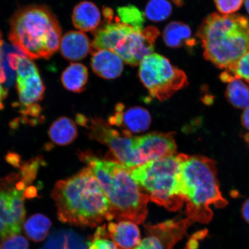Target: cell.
Returning <instances> with one entry per match:
<instances>
[{
  "label": "cell",
  "instance_id": "8fae6325",
  "mask_svg": "<svg viewBox=\"0 0 249 249\" xmlns=\"http://www.w3.org/2000/svg\"><path fill=\"white\" fill-rule=\"evenodd\" d=\"M160 35V31L155 26L133 31L118 43L113 52L126 64L136 66L146 56L153 53L155 42Z\"/></svg>",
  "mask_w": 249,
  "mask_h": 249
},
{
  "label": "cell",
  "instance_id": "4dcf8cb0",
  "mask_svg": "<svg viewBox=\"0 0 249 249\" xmlns=\"http://www.w3.org/2000/svg\"><path fill=\"white\" fill-rule=\"evenodd\" d=\"M133 249H165L161 242L157 236L149 235L142 239Z\"/></svg>",
  "mask_w": 249,
  "mask_h": 249
},
{
  "label": "cell",
  "instance_id": "52a82bcc",
  "mask_svg": "<svg viewBox=\"0 0 249 249\" xmlns=\"http://www.w3.org/2000/svg\"><path fill=\"white\" fill-rule=\"evenodd\" d=\"M139 77L151 97L160 101L167 100L189 84L184 71L154 53L140 62Z\"/></svg>",
  "mask_w": 249,
  "mask_h": 249
},
{
  "label": "cell",
  "instance_id": "ac0fdd59",
  "mask_svg": "<svg viewBox=\"0 0 249 249\" xmlns=\"http://www.w3.org/2000/svg\"><path fill=\"white\" fill-rule=\"evenodd\" d=\"M107 229L109 236L118 249H133L141 242L139 227L130 221L110 222Z\"/></svg>",
  "mask_w": 249,
  "mask_h": 249
},
{
  "label": "cell",
  "instance_id": "836d02e7",
  "mask_svg": "<svg viewBox=\"0 0 249 249\" xmlns=\"http://www.w3.org/2000/svg\"><path fill=\"white\" fill-rule=\"evenodd\" d=\"M241 213L246 222L249 223V198L246 200L243 204Z\"/></svg>",
  "mask_w": 249,
  "mask_h": 249
},
{
  "label": "cell",
  "instance_id": "603a6c76",
  "mask_svg": "<svg viewBox=\"0 0 249 249\" xmlns=\"http://www.w3.org/2000/svg\"><path fill=\"white\" fill-rule=\"evenodd\" d=\"M51 226V221L48 217L36 213L28 219L24 224L23 228L31 240L38 242L45 240Z\"/></svg>",
  "mask_w": 249,
  "mask_h": 249
},
{
  "label": "cell",
  "instance_id": "1f68e13d",
  "mask_svg": "<svg viewBox=\"0 0 249 249\" xmlns=\"http://www.w3.org/2000/svg\"><path fill=\"white\" fill-rule=\"evenodd\" d=\"M6 77L4 70L0 66V109L3 107L2 102L4 101L8 95L7 89L2 86L5 82Z\"/></svg>",
  "mask_w": 249,
  "mask_h": 249
},
{
  "label": "cell",
  "instance_id": "8d00e7d4",
  "mask_svg": "<svg viewBox=\"0 0 249 249\" xmlns=\"http://www.w3.org/2000/svg\"><path fill=\"white\" fill-rule=\"evenodd\" d=\"M0 249H1V247H0Z\"/></svg>",
  "mask_w": 249,
  "mask_h": 249
},
{
  "label": "cell",
  "instance_id": "f546056e",
  "mask_svg": "<svg viewBox=\"0 0 249 249\" xmlns=\"http://www.w3.org/2000/svg\"><path fill=\"white\" fill-rule=\"evenodd\" d=\"M29 245L27 239L20 235L8 236L3 239L2 249H29Z\"/></svg>",
  "mask_w": 249,
  "mask_h": 249
},
{
  "label": "cell",
  "instance_id": "d6986e66",
  "mask_svg": "<svg viewBox=\"0 0 249 249\" xmlns=\"http://www.w3.org/2000/svg\"><path fill=\"white\" fill-rule=\"evenodd\" d=\"M71 20L76 29L82 32L94 31L101 21V14L94 3L82 1L74 7Z\"/></svg>",
  "mask_w": 249,
  "mask_h": 249
},
{
  "label": "cell",
  "instance_id": "6da1fadb",
  "mask_svg": "<svg viewBox=\"0 0 249 249\" xmlns=\"http://www.w3.org/2000/svg\"><path fill=\"white\" fill-rule=\"evenodd\" d=\"M62 223L95 227L113 219L111 207L100 183L89 167L59 180L52 193Z\"/></svg>",
  "mask_w": 249,
  "mask_h": 249
},
{
  "label": "cell",
  "instance_id": "8992f818",
  "mask_svg": "<svg viewBox=\"0 0 249 249\" xmlns=\"http://www.w3.org/2000/svg\"><path fill=\"white\" fill-rule=\"evenodd\" d=\"M182 155L158 159L130 169L132 178L149 200L171 211H178L185 202L179 188Z\"/></svg>",
  "mask_w": 249,
  "mask_h": 249
},
{
  "label": "cell",
  "instance_id": "83f0119b",
  "mask_svg": "<svg viewBox=\"0 0 249 249\" xmlns=\"http://www.w3.org/2000/svg\"><path fill=\"white\" fill-rule=\"evenodd\" d=\"M88 244L89 249H118L109 236L107 225L98 227Z\"/></svg>",
  "mask_w": 249,
  "mask_h": 249
},
{
  "label": "cell",
  "instance_id": "7c38bea8",
  "mask_svg": "<svg viewBox=\"0 0 249 249\" xmlns=\"http://www.w3.org/2000/svg\"><path fill=\"white\" fill-rule=\"evenodd\" d=\"M136 142L142 164L177 153V146L173 133H149L137 136Z\"/></svg>",
  "mask_w": 249,
  "mask_h": 249
},
{
  "label": "cell",
  "instance_id": "d6a6232c",
  "mask_svg": "<svg viewBox=\"0 0 249 249\" xmlns=\"http://www.w3.org/2000/svg\"><path fill=\"white\" fill-rule=\"evenodd\" d=\"M241 123L243 126L249 131V107L245 109L242 114Z\"/></svg>",
  "mask_w": 249,
  "mask_h": 249
},
{
  "label": "cell",
  "instance_id": "5b68a950",
  "mask_svg": "<svg viewBox=\"0 0 249 249\" xmlns=\"http://www.w3.org/2000/svg\"><path fill=\"white\" fill-rule=\"evenodd\" d=\"M61 38L60 23L45 5L26 6L11 18L9 39L30 58H49L60 48Z\"/></svg>",
  "mask_w": 249,
  "mask_h": 249
},
{
  "label": "cell",
  "instance_id": "3957f363",
  "mask_svg": "<svg viewBox=\"0 0 249 249\" xmlns=\"http://www.w3.org/2000/svg\"><path fill=\"white\" fill-rule=\"evenodd\" d=\"M179 188L192 222H209L213 216L211 205L224 208L228 204L220 192L215 163L203 156L183 154Z\"/></svg>",
  "mask_w": 249,
  "mask_h": 249
},
{
  "label": "cell",
  "instance_id": "5bb4252c",
  "mask_svg": "<svg viewBox=\"0 0 249 249\" xmlns=\"http://www.w3.org/2000/svg\"><path fill=\"white\" fill-rule=\"evenodd\" d=\"M133 31H140L122 23H111L108 21L107 24L94 31V38L91 43L92 50H107L114 51L116 46Z\"/></svg>",
  "mask_w": 249,
  "mask_h": 249
},
{
  "label": "cell",
  "instance_id": "7a4b0ae2",
  "mask_svg": "<svg viewBox=\"0 0 249 249\" xmlns=\"http://www.w3.org/2000/svg\"><path fill=\"white\" fill-rule=\"evenodd\" d=\"M95 176L110 202L113 219L140 225L148 214V195L133 179L129 168L117 161L104 160L89 151L79 154Z\"/></svg>",
  "mask_w": 249,
  "mask_h": 249
},
{
  "label": "cell",
  "instance_id": "2e32d148",
  "mask_svg": "<svg viewBox=\"0 0 249 249\" xmlns=\"http://www.w3.org/2000/svg\"><path fill=\"white\" fill-rule=\"evenodd\" d=\"M61 54L67 60L77 61L85 58L91 51V43L86 34L80 31H71L62 36Z\"/></svg>",
  "mask_w": 249,
  "mask_h": 249
},
{
  "label": "cell",
  "instance_id": "7402d4cb",
  "mask_svg": "<svg viewBox=\"0 0 249 249\" xmlns=\"http://www.w3.org/2000/svg\"><path fill=\"white\" fill-rule=\"evenodd\" d=\"M88 80V70L85 65L80 63H71L64 71L61 77L64 88L75 93L83 92Z\"/></svg>",
  "mask_w": 249,
  "mask_h": 249
},
{
  "label": "cell",
  "instance_id": "484cf974",
  "mask_svg": "<svg viewBox=\"0 0 249 249\" xmlns=\"http://www.w3.org/2000/svg\"><path fill=\"white\" fill-rule=\"evenodd\" d=\"M244 80L249 85V52L245 54L232 67L220 74V79L224 83H229L233 79Z\"/></svg>",
  "mask_w": 249,
  "mask_h": 249
},
{
  "label": "cell",
  "instance_id": "44dd1931",
  "mask_svg": "<svg viewBox=\"0 0 249 249\" xmlns=\"http://www.w3.org/2000/svg\"><path fill=\"white\" fill-rule=\"evenodd\" d=\"M78 135L76 124L71 118L61 117L51 124L49 136L52 142L58 145L71 144Z\"/></svg>",
  "mask_w": 249,
  "mask_h": 249
},
{
  "label": "cell",
  "instance_id": "e0dca14e",
  "mask_svg": "<svg viewBox=\"0 0 249 249\" xmlns=\"http://www.w3.org/2000/svg\"><path fill=\"white\" fill-rule=\"evenodd\" d=\"M192 223L186 217L184 220H171L157 225H147L145 227L149 235L157 236L160 239L165 249H173L174 245L181 239Z\"/></svg>",
  "mask_w": 249,
  "mask_h": 249
},
{
  "label": "cell",
  "instance_id": "d590c367",
  "mask_svg": "<svg viewBox=\"0 0 249 249\" xmlns=\"http://www.w3.org/2000/svg\"><path fill=\"white\" fill-rule=\"evenodd\" d=\"M245 7L247 8V10L249 14V0H244Z\"/></svg>",
  "mask_w": 249,
  "mask_h": 249
},
{
  "label": "cell",
  "instance_id": "e575fe53",
  "mask_svg": "<svg viewBox=\"0 0 249 249\" xmlns=\"http://www.w3.org/2000/svg\"><path fill=\"white\" fill-rule=\"evenodd\" d=\"M3 45V40L2 39V35L1 32H0V64H1V58H2V48ZM1 65V64H0ZM1 66V65H0Z\"/></svg>",
  "mask_w": 249,
  "mask_h": 249
},
{
  "label": "cell",
  "instance_id": "9c48e42d",
  "mask_svg": "<svg viewBox=\"0 0 249 249\" xmlns=\"http://www.w3.org/2000/svg\"><path fill=\"white\" fill-rule=\"evenodd\" d=\"M9 63L17 73V89L20 112L24 117H38L41 113L39 102L44 96L45 86L38 68L26 55H9Z\"/></svg>",
  "mask_w": 249,
  "mask_h": 249
},
{
  "label": "cell",
  "instance_id": "30bf717a",
  "mask_svg": "<svg viewBox=\"0 0 249 249\" xmlns=\"http://www.w3.org/2000/svg\"><path fill=\"white\" fill-rule=\"evenodd\" d=\"M20 174H12L0 180V237L21 232L26 217L24 201L27 185Z\"/></svg>",
  "mask_w": 249,
  "mask_h": 249
},
{
  "label": "cell",
  "instance_id": "d4e9b609",
  "mask_svg": "<svg viewBox=\"0 0 249 249\" xmlns=\"http://www.w3.org/2000/svg\"><path fill=\"white\" fill-rule=\"evenodd\" d=\"M120 22L127 25L137 31L144 30L145 14L135 5H128L117 9Z\"/></svg>",
  "mask_w": 249,
  "mask_h": 249
},
{
  "label": "cell",
  "instance_id": "4316f807",
  "mask_svg": "<svg viewBox=\"0 0 249 249\" xmlns=\"http://www.w3.org/2000/svg\"><path fill=\"white\" fill-rule=\"evenodd\" d=\"M172 11V5L168 0H149L144 14L148 19L160 22L169 18Z\"/></svg>",
  "mask_w": 249,
  "mask_h": 249
},
{
  "label": "cell",
  "instance_id": "4fadbf2b",
  "mask_svg": "<svg viewBox=\"0 0 249 249\" xmlns=\"http://www.w3.org/2000/svg\"><path fill=\"white\" fill-rule=\"evenodd\" d=\"M149 112L144 107H136L124 110L122 104L116 106L114 113L109 118L108 123L122 128V131L132 135L147 130L151 124Z\"/></svg>",
  "mask_w": 249,
  "mask_h": 249
},
{
  "label": "cell",
  "instance_id": "277c9868",
  "mask_svg": "<svg viewBox=\"0 0 249 249\" xmlns=\"http://www.w3.org/2000/svg\"><path fill=\"white\" fill-rule=\"evenodd\" d=\"M196 36L204 58L220 69H229L249 52V19L244 15H208Z\"/></svg>",
  "mask_w": 249,
  "mask_h": 249
},
{
  "label": "cell",
  "instance_id": "9a60e30c",
  "mask_svg": "<svg viewBox=\"0 0 249 249\" xmlns=\"http://www.w3.org/2000/svg\"><path fill=\"white\" fill-rule=\"evenodd\" d=\"M123 62L116 53L99 50L92 52L91 66L93 72L102 79H114L122 74Z\"/></svg>",
  "mask_w": 249,
  "mask_h": 249
},
{
  "label": "cell",
  "instance_id": "ba28073f",
  "mask_svg": "<svg viewBox=\"0 0 249 249\" xmlns=\"http://www.w3.org/2000/svg\"><path fill=\"white\" fill-rule=\"evenodd\" d=\"M76 122L88 130L89 139L107 145L118 162L129 169L142 164L137 149V136L120 132L107 121L98 117L79 114Z\"/></svg>",
  "mask_w": 249,
  "mask_h": 249
},
{
  "label": "cell",
  "instance_id": "ffe728a7",
  "mask_svg": "<svg viewBox=\"0 0 249 249\" xmlns=\"http://www.w3.org/2000/svg\"><path fill=\"white\" fill-rule=\"evenodd\" d=\"M165 44L171 48H179L186 46L192 49L198 41L192 36L191 28L180 21H172L165 27L163 33Z\"/></svg>",
  "mask_w": 249,
  "mask_h": 249
},
{
  "label": "cell",
  "instance_id": "f1b7e54d",
  "mask_svg": "<svg viewBox=\"0 0 249 249\" xmlns=\"http://www.w3.org/2000/svg\"><path fill=\"white\" fill-rule=\"evenodd\" d=\"M216 7L220 14H234L244 4V0H213Z\"/></svg>",
  "mask_w": 249,
  "mask_h": 249
},
{
  "label": "cell",
  "instance_id": "cb8c5ba5",
  "mask_svg": "<svg viewBox=\"0 0 249 249\" xmlns=\"http://www.w3.org/2000/svg\"><path fill=\"white\" fill-rule=\"evenodd\" d=\"M227 84L226 96L230 104L238 108L249 107V87L247 84L236 78Z\"/></svg>",
  "mask_w": 249,
  "mask_h": 249
}]
</instances>
